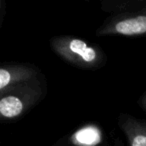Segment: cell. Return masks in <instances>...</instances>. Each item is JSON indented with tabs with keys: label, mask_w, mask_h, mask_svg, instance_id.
<instances>
[{
	"label": "cell",
	"mask_w": 146,
	"mask_h": 146,
	"mask_svg": "<svg viewBox=\"0 0 146 146\" xmlns=\"http://www.w3.org/2000/svg\"><path fill=\"white\" fill-rule=\"evenodd\" d=\"M53 52L72 66L86 70H96L105 66L107 56L98 45L70 35L50 39Z\"/></svg>",
	"instance_id": "1"
},
{
	"label": "cell",
	"mask_w": 146,
	"mask_h": 146,
	"mask_svg": "<svg viewBox=\"0 0 146 146\" xmlns=\"http://www.w3.org/2000/svg\"><path fill=\"white\" fill-rule=\"evenodd\" d=\"M45 94L46 83L43 77H38L0 94L1 119L5 121L18 119L34 107Z\"/></svg>",
	"instance_id": "2"
},
{
	"label": "cell",
	"mask_w": 146,
	"mask_h": 146,
	"mask_svg": "<svg viewBox=\"0 0 146 146\" xmlns=\"http://www.w3.org/2000/svg\"><path fill=\"white\" fill-rule=\"evenodd\" d=\"M97 36H146V0L142 4L111 14L96 30Z\"/></svg>",
	"instance_id": "3"
},
{
	"label": "cell",
	"mask_w": 146,
	"mask_h": 146,
	"mask_svg": "<svg viewBox=\"0 0 146 146\" xmlns=\"http://www.w3.org/2000/svg\"><path fill=\"white\" fill-rule=\"evenodd\" d=\"M39 69L28 63H4L0 68V94L7 90L37 79Z\"/></svg>",
	"instance_id": "4"
},
{
	"label": "cell",
	"mask_w": 146,
	"mask_h": 146,
	"mask_svg": "<svg viewBox=\"0 0 146 146\" xmlns=\"http://www.w3.org/2000/svg\"><path fill=\"white\" fill-rule=\"evenodd\" d=\"M62 146H107L104 131L96 124H87L79 127L66 137Z\"/></svg>",
	"instance_id": "5"
},
{
	"label": "cell",
	"mask_w": 146,
	"mask_h": 146,
	"mask_svg": "<svg viewBox=\"0 0 146 146\" xmlns=\"http://www.w3.org/2000/svg\"><path fill=\"white\" fill-rule=\"evenodd\" d=\"M118 125L129 146H146V123L128 114H120Z\"/></svg>",
	"instance_id": "6"
},
{
	"label": "cell",
	"mask_w": 146,
	"mask_h": 146,
	"mask_svg": "<svg viewBox=\"0 0 146 146\" xmlns=\"http://www.w3.org/2000/svg\"><path fill=\"white\" fill-rule=\"evenodd\" d=\"M138 105L146 112V91L140 96L139 100H138Z\"/></svg>",
	"instance_id": "7"
}]
</instances>
